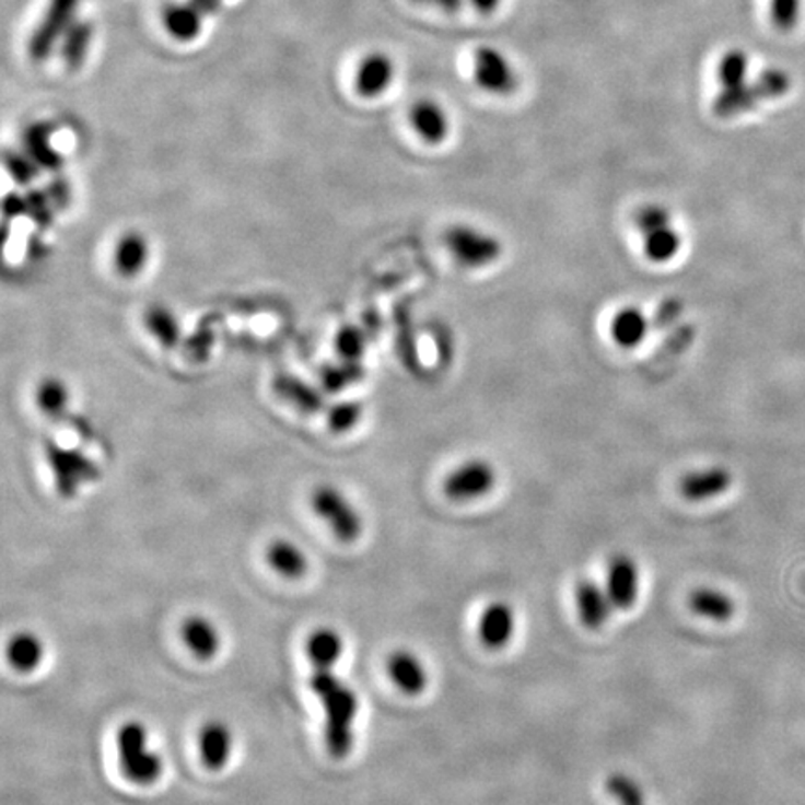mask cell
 Listing matches in <instances>:
<instances>
[{
  "label": "cell",
  "instance_id": "6da1fadb",
  "mask_svg": "<svg viewBox=\"0 0 805 805\" xmlns=\"http://www.w3.org/2000/svg\"><path fill=\"white\" fill-rule=\"evenodd\" d=\"M336 666L312 667L310 688L325 711V744L334 759H346L354 748V720L359 714V693L340 679Z\"/></svg>",
  "mask_w": 805,
  "mask_h": 805
},
{
  "label": "cell",
  "instance_id": "7a4b0ae2",
  "mask_svg": "<svg viewBox=\"0 0 805 805\" xmlns=\"http://www.w3.org/2000/svg\"><path fill=\"white\" fill-rule=\"evenodd\" d=\"M116 748L121 772L135 785H153L163 774V759L153 751L148 740V730L132 720L116 733Z\"/></svg>",
  "mask_w": 805,
  "mask_h": 805
},
{
  "label": "cell",
  "instance_id": "3957f363",
  "mask_svg": "<svg viewBox=\"0 0 805 805\" xmlns=\"http://www.w3.org/2000/svg\"><path fill=\"white\" fill-rule=\"evenodd\" d=\"M444 246L460 267L481 271L497 265L503 256V243L494 233L472 224H453L444 233Z\"/></svg>",
  "mask_w": 805,
  "mask_h": 805
},
{
  "label": "cell",
  "instance_id": "277c9868",
  "mask_svg": "<svg viewBox=\"0 0 805 805\" xmlns=\"http://www.w3.org/2000/svg\"><path fill=\"white\" fill-rule=\"evenodd\" d=\"M793 86V79L785 70L770 68L757 77V81L744 82L735 89H722L712 101V113L718 118H733L736 114L748 113L765 100H775L785 95Z\"/></svg>",
  "mask_w": 805,
  "mask_h": 805
},
{
  "label": "cell",
  "instance_id": "5b68a950",
  "mask_svg": "<svg viewBox=\"0 0 805 805\" xmlns=\"http://www.w3.org/2000/svg\"><path fill=\"white\" fill-rule=\"evenodd\" d=\"M312 510L325 521L341 542L359 541L364 532V518L354 503L334 485H319L312 492Z\"/></svg>",
  "mask_w": 805,
  "mask_h": 805
},
{
  "label": "cell",
  "instance_id": "8992f818",
  "mask_svg": "<svg viewBox=\"0 0 805 805\" xmlns=\"http://www.w3.org/2000/svg\"><path fill=\"white\" fill-rule=\"evenodd\" d=\"M498 485L497 466L483 457L466 459L442 481V491L452 502H474L489 497Z\"/></svg>",
  "mask_w": 805,
  "mask_h": 805
},
{
  "label": "cell",
  "instance_id": "52a82bcc",
  "mask_svg": "<svg viewBox=\"0 0 805 805\" xmlns=\"http://www.w3.org/2000/svg\"><path fill=\"white\" fill-rule=\"evenodd\" d=\"M474 81L494 95L515 94L518 89V75L510 58L494 47H479L474 52Z\"/></svg>",
  "mask_w": 805,
  "mask_h": 805
},
{
  "label": "cell",
  "instance_id": "ba28073f",
  "mask_svg": "<svg viewBox=\"0 0 805 805\" xmlns=\"http://www.w3.org/2000/svg\"><path fill=\"white\" fill-rule=\"evenodd\" d=\"M77 4L79 0H50L44 21L39 23L28 42V55L36 62H42L49 57L58 38L68 32V25H70L71 15L75 13Z\"/></svg>",
  "mask_w": 805,
  "mask_h": 805
},
{
  "label": "cell",
  "instance_id": "9c48e42d",
  "mask_svg": "<svg viewBox=\"0 0 805 805\" xmlns=\"http://www.w3.org/2000/svg\"><path fill=\"white\" fill-rule=\"evenodd\" d=\"M604 587L616 610H629L640 597V569L629 553L611 556L606 565Z\"/></svg>",
  "mask_w": 805,
  "mask_h": 805
},
{
  "label": "cell",
  "instance_id": "30bf717a",
  "mask_svg": "<svg viewBox=\"0 0 805 805\" xmlns=\"http://www.w3.org/2000/svg\"><path fill=\"white\" fill-rule=\"evenodd\" d=\"M733 476L724 466H707L686 472L679 481L680 497L688 502H709L730 491Z\"/></svg>",
  "mask_w": 805,
  "mask_h": 805
},
{
  "label": "cell",
  "instance_id": "8fae6325",
  "mask_svg": "<svg viewBox=\"0 0 805 805\" xmlns=\"http://www.w3.org/2000/svg\"><path fill=\"white\" fill-rule=\"evenodd\" d=\"M574 604L580 621L590 630L603 629L616 610L606 587L590 579L580 580L574 587Z\"/></svg>",
  "mask_w": 805,
  "mask_h": 805
},
{
  "label": "cell",
  "instance_id": "7c38bea8",
  "mask_svg": "<svg viewBox=\"0 0 805 805\" xmlns=\"http://www.w3.org/2000/svg\"><path fill=\"white\" fill-rule=\"evenodd\" d=\"M516 617L511 604L491 603L479 616L478 634L485 648L492 651L508 648L515 635Z\"/></svg>",
  "mask_w": 805,
  "mask_h": 805
},
{
  "label": "cell",
  "instance_id": "4fadbf2b",
  "mask_svg": "<svg viewBox=\"0 0 805 805\" xmlns=\"http://www.w3.org/2000/svg\"><path fill=\"white\" fill-rule=\"evenodd\" d=\"M386 669H388L392 682L405 696H420L428 690V667L423 664L422 658L409 649L394 651L386 662Z\"/></svg>",
  "mask_w": 805,
  "mask_h": 805
},
{
  "label": "cell",
  "instance_id": "5bb4252c",
  "mask_svg": "<svg viewBox=\"0 0 805 805\" xmlns=\"http://www.w3.org/2000/svg\"><path fill=\"white\" fill-rule=\"evenodd\" d=\"M151 246L144 233L137 230L121 233L113 250L114 271L121 278H135L150 264Z\"/></svg>",
  "mask_w": 805,
  "mask_h": 805
},
{
  "label": "cell",
  "instance_id": "9a60e30c",
  "mask_svg": "<svg viewBox=\"0 0 805 805\" xmlns=\"http://www.w3.org/2000/svg\"><path fill=\"white\" fill-rule=\"evenodd\" d=\"M200 757L203 767L211 772H219L226 767L233 751V735L224 722L213 720L203 725L198 736Z\"/></svg>",
  "mask_w": 805,
  "mask_h": 805
},
{
  "label": "cell",
  "instance_id": "2e32d148",
  "mask_svg": "<svg viewBox=\"0 0 805 805\" xmlns=\"http://www.w3.org/2000/svg\"><path fill=\"white\" fill-rule=\"evenodd\" d=\"M409 120L416 135L428 144H442L450 135V118L436 101H416L410 108Z\"/></svg>",
  "mask_w": 805,
  "mask_h": 805
},
{
  "label": "cell",
  "instance_id": "e0dca14e",
  "mask_svg": "<svg viewBox=\"0 0 805 805\" xmlns=\"http://www.w3.org/2000/svg\"><path fill=\"white\" fill-rule=\"evenodd\" d=\"M651 330V323L640 306L627 304L617 310L610 322V336L614 343L621 349H635L642 346Z\"/></svg>",
  "mask_w": 805,
  "mask_h": 805
},
{
  "label": "cell",
  "instance_id": "ac0fdd59",
  "mask_svg": "<svg viewBox=\"0 0 805 805\" xmlns=\"http://www.w3.org/2000/svg\"><path fill=\"white\" fill-rule=\"evenodd\" d=\"M183 642L200 661H213L221 651V632L208 617L192 616L183 623Z\"/></svg>",
  "mask_w": 805,
  "mask_h": 805
},
{
  "label": "cell",
  "instance_id": "d6986e66",
  "mask_svg": "<svg viewBox=\"0 0 805 805\" xmlns=\"http://www.w3.org/2000/svg\"><path fill=\"white\" fill-rule=\"evenodd\" d=\"M394 81V62L383 52H372L360 63L357 92L364 97H377Z\"/></svg>",
  "mask_w": 805,
  "mask_h": 805
},
{
  "label": "cell",
  "instance_id": "ffe728a7",
  "mask_svg": "<svg viewBox=\"0 0 805 805\" xmlns=\"http://www.w3.org/2000/svg\"><path fill=\"white\" fill-rule=\"evenodd\" d=\"M682 246H685V240H682L679 228L675 226V222L642 235L643 256L651 264L666 265L674 261L682 250Z\"/></svg>",
  "mask_w": 805,
  "mask_h": 805
},
{
  "label": "cell",
  "instance_id": "44dd1931",
  "mask_svg": "<svg viewBox=\"0 0 805 805\" xmlns=\"http://www.w3.org/2000/svg\"><path fill=\"white\" fill-rule=\"evenodd\" d=\"M50 460H52L50 466L57 476L55 479H57L58 491L62 492L63 497H73L79 485L95 478L94 465L79 455H66V453L58 452Z\"/></svg>",
  "mask_w": 805,
  "mask_h": 805
},
{
  "label": "cell",
  "instance_id": "7402d4cb",
  "mask_svg": "<svg viewBox=\"0 0 805 805\" xmlns=\"http://www.w3.org/2000/svg\"><path fill=\"white\" fill-rule=\"evenodd\" d=\"M690 608L696 616L711 619L716 623H725L736 614V604L733 597L716 587H698L690 595Z\"/></svg>",
  "mask_w": 805,
  "mask_h": 805
},
{
  "label": "cell",
  "instance_id": "603a6c76",
  "mask_svg": "<svg viewBox=\"0 0 805 805\" xmlns=\"http://www.w3.org/2000/svg\"><path fill=\"white\" fill-rule=\"evenodd\" d=\"M267 561L283 579H302L308 571V558L301 547L288 539H277L267 548Z\"/></svg>",
  "mask_w": 805,
  "mask_h": 805
},
{
  "label": "cell",
  "instance_id": "cb8c5ba5",
  "mask_svg": "<svg viewBox=\"0 0 805 805\" xmlns=\"http://www.w3.org/2000/svg\"><path fill=\"white\" fill-rule=\"evenodd\" d=\"M8 662L20 674H32L44 662V642L34 632H20L8 643Z\"/></svg>",
  "mask_w": 805,
  "mask_h": 805
},
{
  "label": "cell",
  "instance_id": "d4e9b609",
  "mask_svg": "<svg viewBox=\"0 0 805 805\" xmlns=\"http://www.w3.org/2000/svg\"><path fill=\"white\" fill-rule=\"evenodd\" d=\"M343 638L334 629H317L308 635L306 656L312 667L336 666L343 654Z\"/></svg>",
  "mask_w": 805,
  "mask_h": 805
},
{
  "label": "cell",
  "instance_id": "484cf974",
  "mask_svg": "<svg viewBox=\"0 0 805 805\" xmlns=\"http://www.w3.org/2000/svg\"><path fill=\"white\" fill-rule=\"evenodd\" d=\"M144 327L161 347L171 349L179 341V334H182L179 319L171 308H166L163 304H155L145 310Z\"/></svg>",
  "mask_w": 805,
  "mask_h": 805
},
{
  "label": "cell",
  "instance_id": "4316f807",
  "mask_svg": "<svg viewBox=\"0 0 805 805\" xmlns=\"http://www.w3.org/2000/svg\"><path fill=\"white\" fill-rule=\"evenodd\" d=\"M34 397H36V405L42 410V415L52 418V420L62 418L68 412V407H70V388H68V384L57 377L44 378L38 384Z\"/></svg>",
  "mask_w": 805,
  "mask_h": 805
},
{
  "label": "cell",
  "instance_id": "83f0119b",
  "mask_svg": "<svg viewBox=\"0 0 805 805\" xmlns=\"http://www.w3.org/2000/svg\"><path fill=\"white\" fill-rule=\"evenodd\" d=\"M92 36H94V26L86 21H77L68 28L62 45V57L68 68L71 70L81 68L84 58L89 55Z\"/></svg>",
  "mask_w": 805,
  "mask_h": 805
},
{
  "label": "cell",
  "instance_id": "f1b7e54d",
  "mask_svg": "<svg viewBox=\"0 0 805 805\" xmlns=\"http://www.w3.org/2000/svg\"><path fill=\"white\" fill-rule=\"evenodd\" d=\"M275 390L282 399L295 405L296 409L306 410V412H315V410L322 409V396L301 378L282 375V377L277 378Z\"/></svg>",
  "mask_w": 805,
  "mask_h": 805
},
{
  "label": "cell",
  "instance_id": "f546056e",
  "mask_svg": "<svg viewBox=\"0 0 805 805\" xmlns=\"http://www.w3.org/2000/svg\"><path fill=\"white\" fill-rule=\"evenodd\" d=\"M163 21L166 31L182 42L195 39L200 34L201 20L187 7V2L164 8Z\"/></svg>",
  "mask_w": 805,
  "mask_h": 805
},
{
  "label": "cell",
  "instance_id": "4dcf8cb0",
  "mask_svg": "<svg viewBox=\"0 0 805 805\" xmlns=\"http://www.w3.org/2000/svg\"><path fill=\"white\" fill-rule=\"evenodd\" d=\"M606 793L616 800L617 805H649L643 786L630 774L611 772L604 781Z\"/></svg>",
  "mask_w": 805,
  "mask_h": 805
},
{
  "label": "cell",
  "instance_id": "1f68e13d",
  "mask_svg": "<svg viewBox=\"0 0 805 805\" xmlns=\"http://www.w3.org/2000/svg\"><path fill=\"white\" fill-rule=\"evenodd\" d=\"M50 131H52V127L49 124H36V126H32L26 131L25 145L28 155L34 161H38L42 166H47V168H55V166H58L60 158L50 148Z\"/></svg>",
  "mask_w": 805,
  "mask_h": 805
},
{
  "label": "cell",
  "instance_id": "d6a6232c",
  "mask_svg": "<svg viewBox=\"0 0 805 805\" xmlns=\"http://www.w3.org/2000/svg\"><path fill=\"white\" fill-rule=\"evenodd\" d=\"M749 58L744 50L731 49L725 52L718 63V79L722 89H735L740 86L748 77Z\"/></svg>",
  "mask_w": 805,
  "mask_h": 805
},
{
  "label": "cell",
  "instance_id": "836d02e7",
  "mask_svg": "<svg viewBox=\"0 0 805 805\" xmlns=\"http://www.w3.org/2000/svg\"><path fill=\"white\" fill-rule=\"evenodd\" d=\"M632 222H634L635 232L640 233V235H645V233H651L654 230H658V228L672 224L674 222V214H672V211L666 206L651 201V203H643L642 208L635 209Z\"/></svg>",
  "mask_w": 805,
  "mask_h": 805
},
{
  "label": "cell",
  "instance_id": "e575fe53",
  "mask_svg": "<svg viewBox=\"0 0 805 805\" xmlns=\"http://www.w3.org/2000/svg\"><path fill=\"white\" fill-rule=\"evenodd\" d=\"M802 0H770V20L781 32L793 31L800 20Z\"/></svg>",
  "mask_w": 805,
  "mask_h": 805
},
{
  "label": "cell",
  "instance_id": "d590c367",
  "mask_svg": "<svg viewBox=\"0 0 805 805\" xmlns=\"http://www.w3.org/2000/svg\"><path fill=\"white\" fill-rule=\"evenodd\" d=\"M336 347L343 360H359L365 349L364 334L354 327L341 328Z\"/></svg>",
  "mask_w": 805,
  "mask_h": 805
},
{
  "label": "cell",
  "instance_id": "8d00e7d4",
  "mask_svg": "<svg viewBox=\"0 0 805 805\" xmlns=\"http://www.w3.org/2000/svg\"><path fill=\"white\" fill-rule=\"evenodd\" d=\"M362 418V407L354 402H341L338 407H334L332 412L328 416V422L334 431H349L360 422Z\"/></svg>",
  "mask_w": 805,
  "mask_h": 805
},
{
  "label": "cell",
  "instance_id": "74e56055",
  "mask_svg": "<svg viewBox=\"0 0 805 805\" xmlns=\"http://www.w3.org/2000/svg\"><path fill=\"white\" fill-rule=\"evenodd\" d=\"M221 2L222 0H187V7L203 21L208 15L219 10Z\"/></svg>",
  "mask_w": 805,
  "mask_h": 805
},
{
  "label": "cell",
  "instance_id": "f35d334b",
  "mask_svg": "<svg viewBox=\"0 0 805 805\" xmlns=\"http://www.w3.org/2000/svg\"><path fill=\"white\" fill-rule=\"evenodd\" d=\"M415 2H418V4H428V7L441 8V10H446V12H457L468 0H415Z\"/></svg>",
  "mask_w": 805,
  "mask_h": 805
},
{
  "label": "cell",
  "instance_id": "ab89813d",
  "mask_svg": "<svg viewBox=\"0 0 805 805\" xmlns=\"http://www.w3.org/2000/svg\"><path fill=\"white\" fill-rule=\"evenodd\" d=\"M468 4L479 13L497 12L498 7L502 4V0H468Z\"/></svg>",
  "mask_w": 805,
  "mask_h": 805
}]
</instances>
